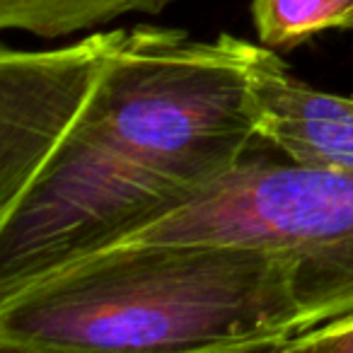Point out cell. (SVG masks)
Returning <instances> with one entry per match:
<instances>
[{
	"label": "cell",
	"mask_w": 353,
	"mask_h": 353,
	"mask_svg": "<svg viewBox=\"0 0 353 353\" xmlns=\"http://www.w3.org/2000/svg\"><path fill=\"white\" fill-rule=\"evenodd\" d=\"M254 44L170 27L0 51V295L194 201L252 155Z\"/></svg>",
	"instance_id": "obj_1"
},
{
	"label": "cell",
	"mask_w": 353,
	"mask_h": 353,
	"mask_svg": "<svg viewBox=\"0 0 353 353\" xmlns=\"http://www.w3.org/2000/svg\"><path fill=\"white\" fill-rule=\"evenodd\" d=\"M300 329L293 266L242 245L114 247L0 295L8 353H279Z\"/></svg>",
	"instance_id": "obj_2"
},
{
	"label": "cell",
	"mask_w": 353,
	"mask_h": 353,
	"mask_svg": "<svg viewBox=\"0 0 353 353\" xmlns=\"http://www.w3.org/2000/svg\"><path fill=\"white\" fill-rule=\"evenodd\" d=\"M136 245L264 250L293 266L300 334L346 322L353 319V170L250 155L194 201L107 250Z\"/></svg>",
	"instance_id": "obj_3"
},
{
	"label": "cell",
	"mask_w": 353,
	"mask_h": 353,
	"mask_svg": "<svg viewBox=\"0 0 353 353\" xmlns=\"http://www.w3.org/2000/svg\"><path fill=\"white\" fill-rule=\"evenodd\" d=\"M250 109L256 136L283 157L310 167L353 170V94L300 80L276 49L254 44Z\"/></svg>",
	"instance_id": "obj_4"
},
{
	"label": "cell",
	"mask_w": 353,
	"mask_h": 353,
	"mask_svg": "<svg viewBox=\"0 0 353 353\" xmlns=\"http://www.w3.org/2000/svg\"><path fill=\"white\" fill-rule=\"evenodd\" d=\"M179 0H0V27L61 39L128 15H160Z\"/></svg>",
	"instance_id": "obj_5"
},
{
	"label": "cell",
	"mask_w": 353,
	"mask_h": 353,
	"mask_svg": "<svg viewBox=\"0 0 353 353\" xmlns=\"http://www.w3.org/2000/svg\"><path fill=\"white\" fill-rule=\"evenodd\" d=\"M259 41L271 49H295L303 41L353 27V0H252Z\"/></svg>",
	"instance_id": "obj_6"
},
{
	"label": "cell",
	"mask_w": 353,
	"mask_h": 353,
	"mask_svg": "<svg viewBox=\"0 0 353 353\" xmlns=\"http://www.w3.org/2000/svg\"><path fill=\"white\" fill-rule=\"evenodd\" d=\"M279 353H353V319L300 334L285 341Z\"/></svg>",
	"instance_id": "obj_7"
}]
</instances>
